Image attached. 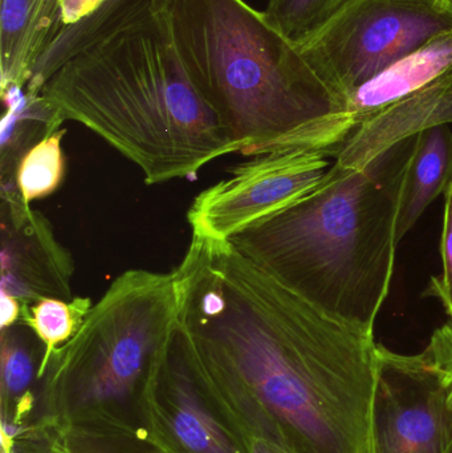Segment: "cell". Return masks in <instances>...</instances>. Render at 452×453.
<instances>
[{
    "label": "cell",
    "mask_w": 452,
    "mask_h": 453,
    "mask_svg": "<svg viewBox=\"0 0 452 453\" xmlns=\"http://www.w3.org/2000/svg\"><path fill=\"white\" fill-rule=\"evenodd\" d=\"M169 3L170 0H106L92 16L52 40L34 64L27 90L40 93L53 73L80 50L161 15Z\"/></svg>",
    "instance_id": "cell-15"
},
{
    "label": "cell",
    "mask_w": 452,
    "mask_h": 453,
    "mask_svg": "<svg viewBox=\"0 0 452 453\" xmlns=\"http://www.w3.org/2000/svg\"><path fill=\"white\" fill-rule=\"evenodd\" d=\"M92 306L89 297H73L72 300L44 297L34 303H23L19 322L28 326L44 346L42 375L52 354L79 332Z\"/></svg>",
    "instance_id": "cell-18"
},
{
    "label": "cell",
    "mask_w": 452,
    "mask_h": 453,
    "mask_svg": "<svg viewBox=\"0 0 452 453\" xmlns=\"http://www.w3.org/2000/svg\"><path fill=\"white\" fill-rule=\"evenodd\" d=\"M178 53L239 154L331 151L350 133L347 97L244 0H170Z\"/></svg>",
    "instance_id": "cell-2"
},
{
    "label": "cell",
    "mask_w": 452,
    "mask_h": 453,
    "mask_svg": "<svg viewBox=\"0 0 452 453\" xmlns=\"http://www.w3.org/2000/svg\"><path fill=\"white\" fill-rule=\"evenodd\" d=\"M2 296V319H0V327L11 326V325L18 324L20 321L21 309H23V303L12 296L0 293Z\"/></svg>",
    "instance_id": "cell-26"
},
{
    "label": "cell",
    "mask_w": 452,
    "mask_h": 453,
    "mask_svg": "<svg viewBox=\"0 0 452 453\" xmlns=\"http://www.w3.org/2000/svg\"><path fill=\"white\" fill-rule=\"evenodd\" d=\"M452 71V31L401 58L348 96L352 132L377 111L440 80Z\"/></svg>",
    "instance_id": "cell-13"
},
{
    "label": "cell",
    "mask_w": 452,
    "mask_h": 453,
    "mask_svg": "<svg viewBox=\"0 0 452 453\" xmlns=\"http://www.w3.org/2000/svg\"><path fill=\"white\" fill-rule=\"evenodd\" d=\"M105 2L106 0H60L57 35L92 16Z\"/></svg>",
    "instance_id": "cell-25"
},
{
    "label": "cell",
    "mask_w": 452,
    "mask_h": 453,
    "mask_svg": "<svg viewBox=\"0 0 452 453\" xmlns=\"http://www.w3.org/2000/svg\"><path fill=\"white\" fill-rule=\"evenodd\" d=\"M60 129L32 146L19 162L15 183L24 203L52 196L65 178V156Z\"/></svg>",
    "instance_id": "cell-19"
},
{
    "label": "cell",
    "mask_w": 452,
    "mask_h": 453,
    "mask_svg": "<svg viewBox=\"0 0 452 453\" xmlns=\"http://www.w3.org/2000/svg\"><path fill=\"white\" fill-rule=\"evenodd\" d=\"M0 293L20 303L44 297L72 300L74 263L50 220L24 203L16 186H2Z\"/></svg>",
    "instance_id": "cell-10"
},
{
    "label": "cell",
    "mask_w": 452,
    "mask_h": 453,
    "mask_svg": "<svg viewBox=\"0 0 452 453\" xmlns=\"http://www.w3.org/2000/svg\"><path fill=\"white\" fill-rule=\"evenodd\" d=\"M452 31V0H349L300 45L347 97L401 58Z\"/></svg>",
    "instance_id": "cell-6"
},
{
    "label": "cell",
    "mask_w": 452,
    "mask_h": 453,
    "mask_svg": "<svg viewBox=\"0 0 452 453\" xmlns=\"http://www.w3.org/2000/svg\"><path fill=\"white\" fill-rule=\"evenodd\" d=\"M349 0H268V23L294 44L302 45L323 28Z\"/></svg>",
    "instance_id": "cell-21"
},
{
    "label": "cell",
    "mask_w": 452,
    "mask_h": 453,
    "mask_svg": "<svg viewBox=\"0 0 452 453\" xmlns=\"http://www.w3.org/2000/svg\"><path fill=\"white\" fill-rule=\"evenodd\" d=\"M44 346L26 325L3 327L0 333V404L2 435H13L37 425L40 375Z\"/></svg>",
    "instance_id": "cell-12"
},
{
    "label": "cell",
    "mask_w": 452,
    "mask_h": 453,
    "mask_svg": "<svg viewBox=\"0 0 452 453\" xmlns=\"http://www.w3.org/2000/svg\"><path fill=\"white\" fill-rule=\"evenodd\" d=\"M445 453H452V444H451L450 449H448V451H446Z\"/></svg>",
    "instance_id": "cell-28"
},
{
    "label": "cell",
    "mask_w": 452,
    "mask_h": 453,
    "mask_svg": "<svg viewBox=\"0 0 452 453\" xmlns=\"http://www.w3.org/2000/svg\"><path fill=\"white\" fill-rule=\"evenodd\" d=\"M448 124H452V71L361 122L334 161L348 169H364L397 143Z\"/></svg>",
    "instance_id": "cell-11"
},
{
    "label": "cell",
    "mask_w": 452,
    "mask_h": 453,
    "mask_svg": "<svg viewBox=\"0 0 452 453\" xmlns=\"http://www.w3.org/2000/svg\"><path fill=\"white\" fill-rule=\"evenodd\" d=\"M249 441L252 453H289L281 447L276 446V444L268 443V441H260V439L249 438Z\"/></svg>",
    "instance_id": "cell-27"
},
{
    "label": "cell",
    "mask_w": 452,
    "mask_h": 453,
    "mask_svg": "<svg viewBox=\"0 0 452 453\" xmlns=\"http://www.w3.org/2000/svg\"><path fill=\"white\" fill-rule=\"evenodd\" d=\"M452 180V132L448 125L417 135L409 161L398 210L397 239H403L426 211L448 190Z\"/></svg>",
    "instance_id": "cell-16"
},
{
    "label": "cell",
    "mask_w": 452,
    "mask_h": 453,
    "mask_svg": "<svg viewBox=\"0 0 452 453\" xmlns=\"http://www.w3.org/2000/svg\"><path fill=\"white\" fill-rule=\"evenodd\" d=\"M60 0H2L0 84L27 87L32 69L58 31Z\"/></svg>",
    "instance_id": "cell-14"
},
{
    "label": "cell",
    "mask_w": 452,
    "mask_h": 453,
    "mask_svg": "<svg viewBox=\"0 0 452 453\" xmlns=\"http://www.w3.org/2000/svg\"><path fill=\"white\" fill-rule=\"evenodd\" d=\"M177 321L172 272L130 269L111 281L84 324L50 357L37 425L89 422L142 428L141 399Z\"/></svg>",
    "instance_id": "cell-5"
},
{
    "label": "cell",
    "mask_w": 452,
    "mask_h": 453,
    "mask_svg": "<svg viewBox=\"0 0 452 453\" xmlns=\"http://www.w3.org/2000/svg\"><path fill=\"white\" fill-rule=\"evenodd\" d=\"M172 276L178 324L247 438L289 453H374V333L326 313L227 240L193 236Z\"/></svg>",
    "instance_id": "cell-1"
},
{
    "label": "cell",
    "mask_w": 452,
    "mask_h": 453,
    "mask_svg": "<svg viewBox=\"0 0 452 453\" xmlns=\"http://www.w3.org/2000/svg\"><path fill=\"white\" fill-rule=\"evenodd\" d=\"M374 411V453H445L452 407L440 383L414 361L381 345Z\"/></svg>",
    "instance_id": "cell-9"
},
{
    "label": "cell",
    "mask_w": 452,
    "mask_h": 453,
    "mask_svg": "<svg viewBox=\"0 0 452 453\" xmlns=\"http://www.w3.org/2000/svg\"><path fill=\"white\" fill-rule=\"evenodd\" d=\"M142 428L169 453H252L249 441L220 403L175 321L146 380Z\"/></svg>",
    "instance_id": "cell-7"
},
{
    "label": "cell",
    "mask_w": 452,
    "mask_h": 453,
    "mask_svg": "<svg viewBox=\"0 0 452 453\" xmlns=\"http://www.w3.org/2000/svg\"><path fill=\"white\" fill-rule=\"evenodd\" d=\"M331 151L283 150L252 157L202 191L188 211L193 236L230 240L315 190L333 166Z\"/></svg>",
    "instance_id": "cell-8"
},
{
    "label": "cell",
    "mask_w": 452,
    "mask_h": 453,
    "mask_svg": "<svg viewBox=\"0 0 452 453\" xmlns=\"http://www.w3.org/2000/svg\"><path fill=\"white\" fill-rule=\"evenodd\" d=\"M60 434L68 453H169L154 443L143 428L116 423H79Z\"/></svg>",
    "instance_id": "cell-20"
},
{
    "label": "cell",
    "mask_w": 452,
    "mask_h": 453,
    "mask_svg": "<svg viewBox=\"0 0 452 453\" xmlns=\"http://www.w3.org/2000/svg\"><path fill=\"white\" fill-rule=\"evenodd\" d=\"M2 453H68L61 441L60 430L48 425L2 435Z\"/></svg>",
    "instance_id": "cell-23"
},
{
    "label": "cell",
    "mask_w": 452,
    "mask_h": 453,
    "mask_svg": "<svg viewBox=\"0 0 452 453\" xmlns=\"http://www.w3.org/2000/svg\"><path fill=\"white\" fill-rule=\"evenodd\" d=\"M416 140L364 169L334 161L315 190L227 242L326 313L374 333L395 274L398 210Z\"/></svg>",
    "instance_id": "cell-4"
},
{
    "label": "cell",
    "mask_w": 452,
    "mask_h": 453,
    "mask_svg": "<svg viewBox=\"0 0 452 453\" xmlns=\"http://www.w3.org/2000/svg\"><path fill=\"white\" fill-rule=\"evenodd\" d=\"M4 116L2 119V185H16L15 174L21 157L39 141L61 129L57 111L40 93L26 87L2 88Z\"/></svg>",
    "instance_id": "cell-17"
},
{
    "label": "cell",
    "mask_w": 452,
    "mask_h": 453,
    "mask_svg": "<svg viewBox=\"0 0 452 453\" xmlns=\"http://www.w3.org/2000/svg\"><path fill=\"white\" fill-rule=\"evenodd\" d=\"M443 273L430 280L424 296L438 298L452 321V180L446 190L445 220H443L442 244Z\"/></svg>",
    "instance_id": "cell-24"
},
{
    "label": "cell",
    "mask_w": 452,
    "mask_h": 453,
    "mask_svg": "<svg viewBox=\"0 0 452 453\" xmlns=\"http://www.w3.org/2000/svg\"><path fill=\"white\" fill-rule=\"evenodd\" d=\"M413 358L440 383L452 407V321L435 330L425 350Z\"/></svg>",
    "instance_id": "cell-22"
},
{
    "label": "cell",
    "mask_w": 452,
    "mask_h": 453,
    "mask_svg": "<svg viewBox=\"0 0 452 453\" xmlns=\"http://www.w3.org/2000/svg\"><path fill=\"white\" fill-rule=\"evenodd\" d=\"M40 95L141 170L146 185L195 175L238 153L191 80L165 12L69 58Z\"/></svg>",
    "instance_id": "cell-3"
}]
</instances>
